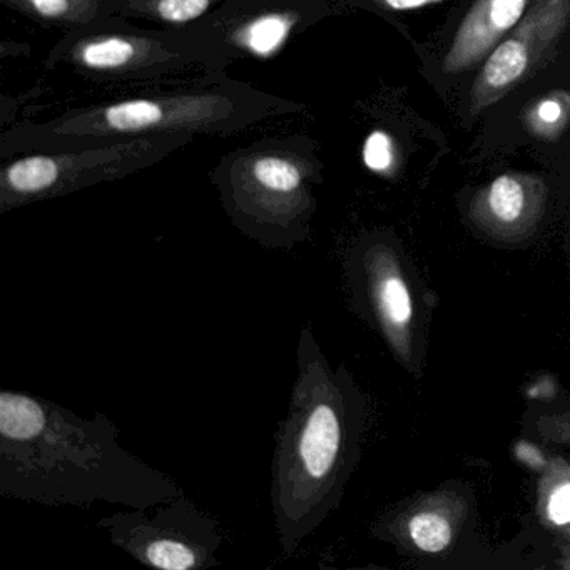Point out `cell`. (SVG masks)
Listing matches in <instances>:
<instances>
[{
	"instance_id": "ac0fdd59",
	"label": "cell",
	"mask_w": 570,
	"mask_h": 570,
	"mask_svg": "<svg viewBox=\"0 0 570 570\" xmlns=\"http://www.w3.org/2000/svg\"><path fill=\"white\" fill-rule=\"evenodd\" d=\"M523 430L547 445L570 449V402L530 410L523 420Z\"/></svg>"
},
{
	"instance_id": "7a4b0ae2",
	"label": "cell",
	"mask_w": 570,
	"mask_h": 570,
	"mask_svg": "<svg viewBox=\"0 0 570 570\" xmlns=\"http://www.w3.org/2000/svg\"><path fill=\"white\" fill-rule=\"evenodd\" d=\"M368 413V400L352 372L345 363L330 365L306 323L272 465L273 515L285 559L338 509L362 456Z\"/></svg>"
},
{
	"instance_id": "6da1fadb",
	"label": "cell",
	"mask_w": 570,
	"mask_h": 570,
	"mask_svg": "<svg viewBox=\"0 0 570 570\" xmlns=\"http://www.w3.org/2000/svg\"><path fill=\"white\" fill-rule=\"evenodd\" d=\"M0 495L51 507L105 502L149 509L183 490L168 473L126 450L105 413L85 419L45 396L4 389Z\"/></svg>"
},
{
	"instance_id": "8992f818",
	"label": "cell",
	"mask_w": 570,
	"mask_h": 570,
	"mask_svg": "<svg viewBox=\"0 0 570 570\" xmlns=\"http://www.w3.org/2000/svg\"><path fill=\"white\" fill-rule=\"evenodd\" d=\"M345 278L353 306L380 333L396 362L422 370L430 308L409 256L393 236L368 235L346 253Z\"/></svg>"
},
{
	"instance_id": "d6986e66",
	"label": "cell",
	"mask_w": 570,
	"mask_h": 570,
	"mask_svg": "<svg viewBox=\"0 0 570 570\" xmlns=\"http://www.w3.org/2000/svg\"><path fill=\"white\" fill-rule=\"evenodd\" d=\"M363 165L376 175H392L399 163L395 139L382 129L366 136L362 149Z\"/></svg>"
},
{
	"instance_id": "5bb4252c",
	"label": "cell",
	"mask_w": 570,
	"mask_h": 570,
	"mask_svg": "<svg viewBox=\"0 0 570 570\" xmlns=\"http://www.w3.org/2000/svg\"><path fill=\"white\" fill-rule=\"evenodd\" d=\"M0 4L62 35L116 16V0H0Z\"/></svg>"
},
{
	"instance_id": "8fae6325",
	"label": "cell",
	"mask_w": 570,
	"mask_h": 570,
	"mask_svg": "<svg viewBox=\"0 0 570 570\" xmlns=\"http://www.w3.org/2000/svg\"><path fill=\"white\" fill-rule=\"evenodd\" d=\"M470 493L443 485L383 513L372 533L410 556H443L453 549L470 515Z\"/></svg>"
},
{
	"instance_id": "5b68a950",
	"label": "cell",
	"mask_w": 570,
	"mask_h": 570,
	"mask_svg": "<svg viewBox=\"0 0 570 570\" xmlns=\"http://www.w3.org/2000/svg\"><path fill=\"white\" fill-rule=\"evenodd\" d=\"M322 168L308 136H276L223 156L212 183L238 232L263 248L292 252L312 238Z\"/></svg>"
},
{
	"instance_id": "ffe728a7",
	"label": "cell",
	"mask_w": 570,
	"mask_h": 570,
	"mask_svg": "<svg viewBox=\"0 0 570 570\" xmlns=\"http://www.w3.org/2000/svg\"><path fill=\"white\" fill-rule=\"evenodd\" d=\"M370 2L382 11L405 12L440 4L443 0H370Z\"/></svg>"
},
{
	"instance_id": "e0dca14e",
	"label": "cell",
	"mask_w": 570,
	"mask_h": 570,
	"mask_svg": "<svg viewBox=\"0 0 570 570\" xmlns=\"http://www.w3.org/2000/svg\"><path fill=\"white\" fill-rule=\"evenodd\" d=\"M523 126L533 138L556 141L570 125V92L552 91L527 106Z\"/></svg>"
},
{
	"instance_id": "2e32d148",
	"label": "cell",
	"mask_w": 570,
	"mask_h": 570,
	"mask_svg": "<svg viewBox=\"0 0 570 570\" xmlns=\"http://www.w3.org/2000/svg\"><path fill=\"white\" fill-rule=\"evenodd\" d=\"M540 522L560 535L570 527V456L549 455L542 463L537 492Z\"/></svg>"
},
{
	"instance_id": "44dd1931",
	"label": "cell",
	"mask_w": 570,
	"mask_h": 570,
	"mask_svg": "<svg viewBox=\"0 0 570 570\" xmlns=\"http://www.w3.org/2000/svg\"><path fill=\"white\" fill-rule=\"evenodd\" d=\"M560 566L563 567V569H570V546H563L562 549V557H560Z\"/></svg>"
},
{
	"instance_id": "9c48e42d",
	"label": "cell",
	"mask_w": 570,
	"mask_h": 570,
	"mask_svg": "<svg viewBox=\"0 0 570 570\" xmlns=\"http://www.w3.org/2000/svg\"><path fill=\"white\" fill-rule=\"evenodd\" d=\"M325 9V0H226L191 26L232 62L269 61L315 28Z\"/></svg>"
},
{
	"instance_id": "ba28073f",
	"label": "cell",
	"mask_w": 570,
	"mask_h": 570,
	"mask_svg": "<svg viewBox=\"0 0 570 570\" xmlns=\"http://www.w3.org/2000/svg\"><path fill=\"white\" fill-rule=\"evenodd\" d=\"M149 509L102 517L99 529L142 566L158 570H208L219 566L223 535L208 512L185 493Z\"/></svg>"
},
{
	"instance_id": "4fadbf2b",
	"label": "cell",
	"mask_w": 570,
	"mask_h": 570,
	"mask_svg": "<svg viewBox=\"0 0 570 570\" xmlns=\"http://www.w3.org/2000/svg\"><path fill=\"white\" fill-rule=\"evenodd\" d=\"M532 0H475L443 61L445 75L470 71L522 21Z\"/></svg>"
},
{
	"instance_id": "277c9868",
	"label": "cell",
	"mask_w": 570,
	"mask_h": 570,
	"mask_svg": "<svg viewBox=\"0 0 570 570\" xmlns=\"http://www.w3.org/2000/svg\"><path fill=\"white\" fill-rule=\"evenodd\" d=\"M232 65L195 26L139 28L122 16L66 32L45 61L46 71L102 92L212 81Z\"/></svg>"
},
{
	"instance_id": "30bf717a",
	"label": "cell",
	"mask_w": 570,
	"mask_h": 570,
	"mask_svg": "<svg viewBox=\"0 0 570 570\" xmlns=\"http://www.w3.org/2000/svg\"><path fill=\"white\" fill-rule=\"evenodd\" d=\"M570 21V0H535L522 21L490 52L470 89L479 116L519 86L550 55Z\"/></svg>"
},
{
	"instance_id": "7c38bea8",
	"label": "cell",
	"mask_w": 570,
	"mask_h": 570,
	"mask_svg": "<svg viewBox=\"0 0 570 570\" xmlns=\"http://www.w3.org/2000/svg\"><path fill=\"white\" fill-rule=\"evenodd\" d=\"M546 203L547 186L540 176L507 173L473 196L470 219L492 238L515 242L535 232Z\"/></svg>"
},
{
	"instance_id": "3957f363",
	"label": "cell",
	"mask_w": 570,
	"mask_h": 570,
	"mask_svg": "<svg viewBox=\"0 0 570 570\" xmlns=\"http://www.w3.org/2000/svg\"><path fill=\"white\" fill-rule=\"evenodd\" d=\"M308 111L303 102L219 78L109 91L48 118L16 121L0 135V158L29 151L101 148L153 136L229 138Z\"/></svg>"
},
{
	"instance_id": "9a60e30c",
	"label": "cell",
	"mask_w": 570,
	"mask_h": 570,
	"mask_svg": "<svg viewBox=\"0 0 570 570\" xmlns=\"http://www.w3.org/2000/svg\"><path fill=\"white\" fill-rule=\"evenodd\" d=\"M226 0H116V16L153 22L161 28H185L212 14Z\"/></svg>"
},
{
	"instance_id": "52a82bcc",
	"label": "cell",
	"mask_w": 570,
	"mask_h": 570,
	"mask_svg": "<svg viewBox=\"0 0 570 570\" xmlns=\"http://www.w3.org/2000/svg\"><path fill=\"white\" fill-rule=\"evenodd\" d=\"M193 141L191 136H153L101 148L9 156L0 169V215L128 178L159 165Z\"/></svg>"
},
{
	"instance_id": "7402d4cb",
	"label": "cell",
	"mask_w": 570,
	"mask_h": 570,
	"mask_svg": "<svg viewBox=\"0 0 570 570\" xmlns=\"http://www.w3.org/2000/svg\"><path fill=\"white\" fill-rule=\"evenodd\" d=\"M563 540H566V546H570V527L569 530H567L566 533H563Z\"/></svg>"
}]
</instances>
